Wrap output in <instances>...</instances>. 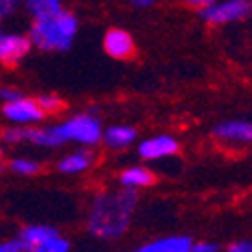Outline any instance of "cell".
<instances>
[{
    "label": "cell",
    "mask_w": 252,
    "mask_h": 252,
    "mask_svg": "<svg viewBox=\"0 0 252 252\" xmlns=\"http://www.w3.org/2000/svg\"><path fill=\"white\" fill-rule=\"evenodd\" d=\"M139 206V192L119 186L99 188L87 202L85 232L99 242H117L129 234Z\"/></svg>",
    "instance_id": "obj_1"
},
{
    "label": "cell",
    "mask_w": 252,
    "mask_h": 252,
    "mask_svg": "<svg viewBox=\"0 0 252 252\" xmlns=\"http://www.w3.org/2000/svg\"><path fill=\"white\" fill-rule=\"evenodd\" d=\"M31 43L43 53H67L77 40L79 18L71 10H61L55 16L43 20H31L27 31Z\"/></svg>",
    "instance_id": "obj_2"
},
{
    "label": "cell",
    "mask_w": 252,
    "mask_h": 252,
    "mask_svg": "<svg viewBox=\"0 0 252 252\" xmlns=\"http://www.w3.org/2000/svg\"><path fill=\"white\" fill-rule=\"evenodd\" d=\"M59 127L63 133V139L67 143H75L79 148H99L101 137H103V127L101 119L91 113V111H77L65 119L59 121Z\"/></svg>",
    "instance_id": "obj_3"
},
{
    "label": "cell",
    "mask_w": 252,
    "mask_h": 252,
    "mask_svg": "<svg viewBox=\"0 0 252 252\" xmlns=\"http://www.w3.org/2000/svg\"><path fill=\"white\" fill-rule=\"evenodd\" d=\"M198 16L208 27L236 25L252 16V0H216L212 6L198 12Z\"/></svg>",
    "instance_id": "obj_4"
},
{
    "label": "cell",
    "mask_w": 252,
    "mask_h": 252,
    "mask_svg": "<svg viewBox=\"0 0 252 252\" xmlns=\"http://www.w3.org/2000/svg\"><path fill=\"white\" fill-rule=\"evenodd\" d=\"M212 139L226 150H246L252 145V121L224 119L212 127Z\"/></svg>",
    "instance_id": "obj_5"
},
{
    "label": "cell",
    "mask_w": 252,
    "mask_h": 252,
    "mask_svg": "<svg viewBox=\"0 0 252 252\" xmlns=\"http://www.w3.org/2000/svg\"><path fill=\"white\" fill-rule=\"evenodd\" d=\"M0 115L4 121H8V125H18V127H34L47 119L40 105L36 103V97L29 95H23L10 103H2Z\"/></svg>",
    "instance_id": "obj_6"
},
{
    "label": "cell",
    "mask_w": 252,
    "mask_h": 252,
    "mask_svg": "<svg viewBox=\"0 0 252 252\" xmlns=\"http://www.w3.org/2000/svg\"><path fill=\"white\" fill-rule=\"evenodd\" d=\"M182 150V143L176 135L172 133H156L145 139H137L135 143V152L141 161H161V159H170L176 158Z\"/></svg>",
    "instance_id": "obj_7"
},
{
    "label": "cell",
    "mask_w": 252,
    "mask_h": 252,
    "mask_svg": "<svg viewBox=\"0 0 252 252\" xmlns=\"http://www.w3.org/2000/svg\"><path fill=\"white\" fill-rule=\"evenodd\" d=\"M32 43L27 32L18 31H2L0 32V65L4 69H12L20 65L32 51Z\"/></svg>",
    "instance_id": "obj_8"
},
{
    "label": "cell",
    "mask_w": 252,
    "mask_h": 252,
    "mask_svg": "<svg viewBox=\"0 0 252 252\" xmlns=\"http://www.w3.org/2000/svg\"><path fill=\"white\" fill-rule=\"evenodd\" d=\"M97 165V154L91 148H75L67 154H63L55 161V170L61 176L75 178V176H85Z\"/></svg>",
    "instance_id": "obj_9"
},
{
    "label": "cell",
    "mask_w": 252,
    "mask_h": 252,
    "mask_svg": "<svg viewBox=\"0 0 252 252\" xmlns=\"http://www.w3.org/2000/svg\"><path fill=\"white\" fill-rule=\"evenodd\" d=\"M158 176L152 167L143 165V163H131L125 165L117 172L115 176V186L123 188V190H131V192H141L148 190L156 184Z\"/></svg>",
    "instance_id": "obj_10"
},
{
    "label": "cell",
    "mask_w": 252,
    "mask_h": 252,
    "mask_svg": "<svg viewBox=\"0 0 252 252\" xmlns=\"http://www.w3.org/2000/svg\"><path fill=\"white\" fill-rule=\"evenodd\" d=\"M137 143V129L133 125L127 123H113L103 127V137H101V145L107 152L119 154V152H127Z\"/></svg>",
    "instance_id": "obj_11"
},
{
    "label": "cell",
    "mask_w": 252,
    "mask_h": 252,
    "mask_svg": "<svg viewBox=\"0 0 252 252\" xmlns=\"http://www.w3.org/2000/svg\"><path fill=\"white\" fill-rule=\"evenodd\" d=\"M103 51L115 61H127L135 55V38L129 31L111 27L103 36Z\"/></svg>",
    "instance_id": "obj_12"
},
{
    "label": "cell",
    "mask_w": 252,
    "mask_h": 252,
    "mask_svg": "<svg viewBox=\"0 0 252 252\" xmlns=\"http://www.w3.org/2000/svg\"><path fill=\"white\" fill-rule=\"evenodd\" d=\"M194 238L188 234H163L137 246V252H192Z\"/></svg>",
    "instance_id": "obj_13"
},
{
    "label": "cell",
    "mask_w": 252,
    "mask_h": 252,
    "mask_svg": "<svg viewBox=\"0 0 252 252\" xmlns=\"http://www.w3.org/2000/svg\"><path fill=\"white\" fill-rule=\"evenodd\" d=\"M57 232H61L57 226H51V224H45V222H31V224H25L23 228L18 230L16 238L23 242L27 252H31L32 248H36L38 244H43L45 240H49Z\"/></svg>",
    "instance_id": "obj_14"
},
{
    "label": "cell",
    "mask_w": 252,
    "mask_h": 252,
    "mask_svg": "<svg viewBox=\"0 0 252 252\" xmlns=\"http://www.w3.org/2000/svg\"><path fill=\"white\" fill-rule=\"evenodd\" d=\"M4 167L14 174L16 178H36L43 172V161L34 156H25V154H16L6 159Z\"/></svg>",
    "instance_id": "obj_15"
},
{
    "label": "cell",
    "mask_w": 252,
    "mask_h": 252,
    "mask_svg": "<svg viewBox=\"0 0 252 252\" xmlns=\"http://www.w3.org/2000/svg\"><path fill=\"white\" fill-rule=\"evenodd\" d=\"M23 10L31 20H43L65 10L63 0H23Z\"/></svg>",
    "instance_id": "obj_16"
},
{
    "label": "cell",
    "mask_w": 252,
    "mask_h": 252,
    "mask_svg": "<svg viewBox=\"0 0 252 252\" xmlns=\"http://www.w3.org/2000/svg\"><path fill=\"white\" fill-rule=\"evenodd\" d=\"M36 103L40 105V109H43V113L49 117V115H59L65 111V99H63L61 95L57 93H40L36 97Z\"/></svg>",
    "instance_id": "obj_17"
},
{
    "label": "cell",
    "mask_w": 252,
    "mask_h": 252,
    "mask_svg": "<svg viewBox=\"0 0 252 252\" xmlns=\"http://www.w3.org/2000/svg\"><path fill=\"white\" fill-rule=\"evenodd\" d=\"M31 252H73V242H71V238H67L65 234L57 232L55 236H51V238L45 240L43 244H38V246L32 248Z\"/></svg>",
    "instance_id": "obj_18"
},
{
    "label": "cell",
    "mask_w": 252,
    "mask_h": 252,
    "mask_svg": "<svg viewBox=\"0 0 252 252\" xmlns=\"http://www.w3.org/2000/svg\"><path fill=\"white\" fill-rule=\"evenodd\" d=\"M20 8H23V0H0V25L10 20Z\"/></svg>",
    "instance_id": "obj_19"
},
{
    "label": "cell",
    "mask_w": 252,
    "mask_h": 252,
    "mask_svg": "<svg viewBox=\"0 0 252 252\" xmlns=\"http://www.w3.org/2000/svg\"><path fill=\"white\" fill-rule=\"evenodd\" d=\"M222 246L214 240H194L192 242V252H220Z\"/></svg>",
    "instance_id": "obj_20"
},
{
    "label": "cell",
    "mask_w": 252,
    "mask_h": 252,
    "mask_svg": "<svg viewBox=\"0 0 252 252\" xmlns=\"http://www.w3.org/2000/svg\"><path fill=\"white\" fill-rule=\"evenodd\" d=\"M224 252H252V238H236L226 246Z\"/></svg>",
    "instance_id": "obj_21"
},
{
    "label": "cell",
    "mask_w": 252,
    "mask_h": 252,
    "mask_svg": "<svg viewBox=\"0 0 252 252\" xmlns=\"http://www.w3.org/2000/svg\"><path fill=\"white\" fill-rule=\"evenodd\" d=\"M25 93L20 91L18 87H12V85H2L0 87V103H10L18 97H23Z\"/></svg>",
    "instance_id": "obj_22"
},
{
    "label": "cell",
    "mask_w": 252,
    "mask_h": 252,
    "mask_svg": "<svg viewBox=\"0 0 252 252\" xmlns=\"http://www.w3.org/2000/svg\"><path fill=\"white\" fill-rule=\"evenodd\" d=\"M0 252H27V248L23 246V242L14 236V238L0 240Z\"/></svg>",
    "instance_id": "obj_23"
},
{
    "label": "cell",
    "mask_w": 252,
    "mask_h": 252,
    "mask_svg": "<svg viewBox=\"0 0 252 252\" xmlns=\"http://www.w3.org/2000/svg\"><path fill=\"white\" fill-rule=\"evenodd\" d=\"M216 2V0H184V4L188 6V8H192V10H196V12H202L204 8H208V6H212Z\"/></svg>",
    "instance_id": "obj_24"
},
{
    "label": "cell",
    "mask_w": 252,
    "mask_h": 252,
    "mask_svg": "<svg viewBox=\"0 0 252 252\" xmlns=\"http://www.w3.org/2000/svg\"><path fill=\"white\" fill-rule=\"evenodd\" d=\"M129 4L137 10H145V8H150L156 4V0H129Z\"/></svg>",
    "instance_id": "obj_25"
},
{
    "label": "cell",
    "mask_w": 252,
    "mask_h": 252,
    "mask_svg": "<svg viewBox=\"0 0 252 252\" xmlns=\"http://www.w3.org/2000/svg\"><path fill=\"white\" fill-rule=\"evenodd\" d=\"M4 163H6V159L2 156V150H0V174H2V170H4Z\"/></svg>",
    "instance_id": "obj_26"
},
{
    "label": "cell",
    "mask_w": 252,
    "mask_h": 252,
    "mask_svg": "<svg viewBox=\"0 0 252 252\" xmlns=\"http://www.w3.org/2000/svg\"><path fill=\"white\" fill-rule=\"evenodd\" d=\"M127 252H137V250H135V248H133V250H127Z\"/></svg>",
    "instance_id": "obj_27"
},
{
    "label": "cell",
    "mask_w": 252,
    "mask_h": 252,
    "mask_svg": "<svg viewBox=\"0 0 252 252\" xmlns=\"http://www.w3.org/2000/svg\"><path fill=\"white\" fill-rule=\"evenodd\" d=\"M0 32H2V27H0Z\"/></svg>",
    "instance_id": "obj_28"
}]
</instances>
